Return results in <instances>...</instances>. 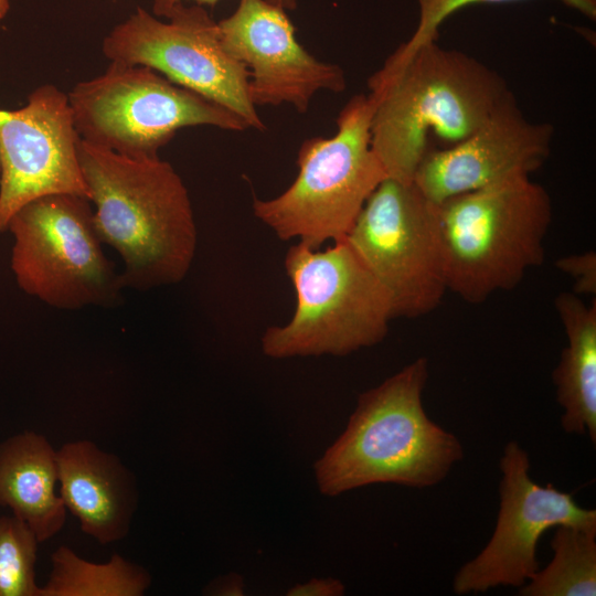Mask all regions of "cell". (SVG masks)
I'll use <instances>...</instances> for the list:
<instances>
[{
    "label": "cell",
    "instance_id": "obj_5",
    "mask_svg": "<svg viewBox=\"0 0 596 596\" xmlns=\"http://www.w3.org/2000/svg\"><path fill=\"white\" fill-rule=\"evenodd\" d=\"M285 268L295 311L287 323L265 331V355L342 356L386 337L393 319L390 297L345 240L324 251L297 243L287 251Z\"/></svg>",
    "mask_w": 596,
    "mask_h": 596
},
{
    "label": "cell",
    "instance_id": "obj_8",
    "mask_svg": "<svg viewBox=\"0 0 596 596\" xmlns=\"http://www.w3.org/2000/svg\"><path fill=\"white\" fill-rule=\"evenodd\" d=\"M7 231L11 270L26 295L61 310L111 306L121 297L120 273L103 251L87 198L34 199L12 215Z\"/></svg>",
    "mask_w": 596,
    "mask_h": 596
},
{
    "label": "cell",
    "instance_id": "obj_20",
    "mask_svg": "<svg viewBox=\"0 0 596 596\" xmlns=\"http://www.w3.org/2000/svg\"><path fill=\"white\" fill-rule=\"evenodd\" d=\"M39 543L24 521L0 517V596H41L35 581Z\"/></svg>",
    "mask_w": 596,
    "mask_h": 596
},
{
    "label": "cell",
    "instance_id": "obj_3",
    "mask_svg": "<svg viewBox=\"0 0 596 596\" xmlns=\"http://www.w3.org/2000/svg\"><path fill=\"white\" fill-rule=\"evenodd\" d=\"M427 380L428 361L422 356L359 395L345 429L315 464L322 494L374 483L427 488L447 477L464 448L427 416Z\"/></svg>",
    "mask_w": 596,
    "mask_h": 596
},
{
    "label": "cell",
    "instance_id": "obj_27",
    "mask_svg": "<svg viewBox=\"0 0 596 596\" xmlns=\"http://www.w3.org/2000/svg\"><path fill=\"white\" fill-rule=\"evenodd\" d=\"M0 178H1V149H0Z\"/></svg>",
    "mask_w": 596,
    "mask_h": 596
},
{
    "label": "cell",
    "instance_id": "obj_18",
    "mask_svg": "<svg viewBox=\"0 0 596 596\" xmlns=\"http://www.w3.org/2000/svg\"><path fill=\"white\" fill-rule=\"evenodd\" d=\"M51 565L41 596H141L151 584L145 567L119 554L93 563L62 545L52 553Z\"/></svg>",
    "mask_w": 596,
    "mask_h": 596
},
{
    "label": "cell",
    "instance_id": "obj_7",
    "mask_svg": "<svg viewBox=\"0 0 596 596\" xmlns=\"http://www.w3.org/2000/svg\"><path fill=\"white\" fill-rule=\"evenodd\" d=\"M67 95L82 140L132 158L158 157L185 127L249 128L235 113L145 65L110 62Z\"/></svg>",
    "mask_w": 596,
    "mask_h": 596
},
{
    "label": "cell",
    "instance_id": "obj_23",
    "mask_svg": "<svg viewBox=\"0 0 596 596\" xmlns=\"http://www.w3.org/2000/svg\"><path fill=\"white\" fill-rule=\"evenodd\" d=\"M287 594L290 596H341L344 594V585L334 578H315L297 584Z\"/></svg>",
    "mask_w": 596,
    "mask_h": 596
},
{
    "label": "cell",
    "instance_id": "obj_11",
    "mask_svg": "<svg viewBox=\"0 0 596 596\" xmlns=\"http://www.w3.org/2000/svg\"><path fill=\"white\" fill-rule=\"evenodd\" d=\"M500 508L487 545L456 573L454 593H485L499 586L521 587L539 570L538 543L557 525L596 530V511L577 504L571 493L541 486L530 476L528 453L509 441L500 458Z\"/></svg>",
    "mask_w": 596,
    "mask_h": 596
},
{
    "label": "cell",
    "instance_id": "obj_9",
    "mask_svg": "<svg viewBox=\"0 0 596 596\" xmlns=\"http://www.w3.org/2000/svg\"><path fill=\"white\" fill-rule=\"evenodd\" d=\"M344 240L386 290L393 319L439 306L447 291L439 209L414 182L383 180Z\"/></svg>",
    "mask_w": 596,
    "mask_h": 596
},
{
    "label": "cell",
    "instance_id": "obj_6",
    "mask_svg": "<svg viewBox=\"0 0 596 596\" xmlns=\"http://www.w3.org/2000/svg\"><path fill=\"white\" fill-rule=\"evenodd\" d=\"M371 114L368 95L353 96L339 113L333 136L301 143L294 182L273 199H254L255 217L280 240L312 248L343 241L387 178L371 147Z\"/></svg>",
    "mask_w": 596,
    "mask_h": 596
},
{
    "label": "cell",
    "instance_id": "obj_22",
    "mask_svg": "<svg viewBox=\"0 0 596 596\" xmlns=\"http://www.w3.org/2000/svg\"><path fill=\"white\" fill-rule=\"evenodd\" d=\"M555 266L573 281L577 296L596 292V254L593 251L570 254L558 258Z\"/></svg>",
    "mask_w": 596,
    "mask_h": 596
},
{
    "label": "cell",
    "instance_id": "obj_4",
    "mask_svg": "<svg viewBox=\"0 0 596 596\" xmlns=\"http://www.w3.org/2000/svg\"><path fill=\"white\" fill-rule=\"evenodd\" d=\"M438 209L447 290L465 301L512 290L542 264L552 203L530 175L453 196Z\"/></svg>",
    "mask_w": 596,
    "mask_h": 596
},
{
    "label": "cell",
    "instance_id": "obj_24",
    "mask_svg": "<svg viewBox=\"0 0 596 596\" xmlns=\"http://www.w3.org/2000/svg\"><path fill=\"white\" fill-rule=\"evenodd\" d=\"M243 590L241 577L234 574L219 577L205 588L210 595H243Z\"/></svg>",
    "mask_w": 596,
    "mask_h": 596
},
{
    "label": "cell",
    "instance_id": "obj_2",
    "mask_svg": "<svg viewBox=\"0 0 596 596\" xmlns=\"http://www.w3.org/2000/svg\"><path fill=\"white\" fill-rule=\"evenodd\" d=\"M78 157L96 233L121 257L124 287L148 290L183 280L198 232L175 169L159 156L127 157L82 139Z\"/></svg>",
    "mask_w": 596,
    "mask_h": 596
},
{
    "label": "cell",
    "instance_id": "obj_16",
    "mask_svg": "<svg viewBox=\"0 0 596 596\" xmlns=\"http://www.w3.org/2000/svg\"><path fill=\"white\" fill-rule=\"evenodd\" d=\"M56 486V450L43 435L24 430L0 441V507L11 509L40 543L55 536L66 521Z\"/></svg>",
    "mask_w": 596,
    "mask_h": 596
},
{
    "label": "cell",
    "instance_id": "obj_21",
    "mask_svg": "<svg viewBox=\"0 0 596 596\" xmlns=\"http://www.w3.org/2000/svg\"><path fill=\"white\" fill-rule=\"evenodd\" d=\"M519 0H417L419 20L413 35L398 49L401 52H409L417 46L435 41L438 38L439 25L456 11L480 3H504ZM566 6L578 10L587 18L596 19V0H561Z\"/></svg>",
    "mask_w": 596,
    "mask_h": 596
},
{
    "label": "cell",
    "instance_id": "obj_1",
    "mask_svg": "<svg viewBox=\"0 0 596 596\" xmlns=\"http://www.w3.org/2000/svg\"><path fill=\"white\" fill-rule=\"evenodd\" d=\"M368 87L371 147L387 178L405 183L414 181L430 134L449 146L460 142L510 93L496 71L437 40L396 50Z\"/></svg>",
    "mask_w": 596,
    "mask_h": 596
},
{
    "label": "cell",
    "instance_id": "obj_25",
    "mask_svg": "<svg viewBox=\"0 0 596 596\" xmlns=\"http://www.w3.org/2000/svg\"><path fill=\"white\" fill-rule=\"evenodd\" d=\"M193 1L196 4L215 6L220 0H153L152 12L155 15L160 17L161 13L178 2ZM268 2L283 8L284 10H295L298 6L297 0H267Z\"/></svg>",
    "mask_w": 596,
    "mask_h": 596
},
{
    "label": "cell",
    "instance_id": "obj_12",
    "mask_svg": "<svg viewBox=\"0 0 596 596\" xmlns=\"http://www.w3.org/2000/svg\"><path fill=\"white\" fill-rule=\"evenodd\" d=\"M79 141L68 95L52 84L35 88L19 109H0V232L34 199L57 193L88 199Z\"/></svg>",
    "mask_w": 596,
    "mask_h": 596
},
{
    "label": "cell",
    "instance_id": "obj_15",
    "mask_svg": "<svg viewBox=\"0 0 596 596\" xmlns=\"http://www.w3.org/2000/svg\"><path fill=\"white\" fill-rule=\"evenodd\" d=\"M56 462L58 493L82 531L103 545L125 539L139 502L135 475L87 439L65 443Z\"/></svg>",
    "mask_w": 596,
    "mask_h": 596
},
{
    "label": "cell",
    "instance_id": "obj_26",
    "mask_svg": "<svg viewBox=\"0 0 596 596\" xmlns=\"http://www.w3.org/2000/svg\"><path fill=\"white\" fill-rule=\"evenodd\" d=\"M10 9L9 0H0V22L7 17Z\"/></svg>",
    "mask_w": 596,
    "mask_h": 596
},
{
    "label": "cell",
    "instance_id": "obj_13",
    "mask_svg": "<svg viewBox=\"0 0 596 596\" xmlns=\"http://www.w3.org/2000/svg\"><path fill=\"white\" fill-rule=\"evenodd\" d=\"M219 23L228 53L249 72V96L257 106L289 104L306 113L320 91L341 93L343 70L311 55L296 39L286 10L267 0H240Z\"/></svg>",
    "mask_w": 596,
    "mask_h": 596
},
{
    "label": "cell",
    "instance_id": "obj_14",
    "mask_svg": "<svg viewBox=\"0 0 596 596\" xmlns=\"http://www.w3.org/2000/svg\"><path fill=\"white\" fill-rule=\"evenodd\" d=\"M554 128L531 123L513 94L466 139L443 149H429L414 183L439 204L514 175H530L547 159Z\"/></svg>",
    "mask_w": 596,
    "mask_h": 596
},
{
    "label": "cell",
    "instance_id": "obj_17",
    "mask_svg": "<svg viewBox=\"0 0 596 596\" xmlns=\"http://www.w3.org/2000/svg\"><path fill=\"white\" fill-rule=\"evenodd\" d=\"M555 308L567 344L553 371L556 400L567 434H587L596 443V302L586 305L574 292H561Z\"/></svg>",
    "mask_w": 596,
    "mask_h": 596
},
{
    "label": "cell",
    "instance_id": "obj_10",
    "mask_svg": "<svg viewBox=\"0 0 596 596\" xmlns=\"http://www.w3.org/2000/svg\"><path fill=\"white\" fill-rule=\"evenodd\" d=\"M159 20L138 8L104 39L110 62L148 66L174 84L227 108L249 128L265 124L249 96V72L225 49L219 23L200 4L178 2Z\"/></svg>",
    "mask_w": 596,
    "mask_h": 596
},
{
    "label": "cell",
    "instance_id": "obj_19",
    "mask_svg": "<svg viewBox=\"0 0 596 596\" xmlns=\"http://www.w3.org/2000/svg\"><path fill=\"white\" fill-rule=\"evenodd\" d=\"M551 562L520 587L522 596H595L596 530L557 525Z\"/></svg>",
    "mask_w": 596,
    "mask_h": 596
}]
</instances>
